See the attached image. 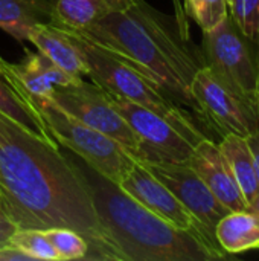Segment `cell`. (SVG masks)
I'll return each instance as SVG.
<instances>
[{
    "mask_svg": "<svg viewBox=\"0 0 259 261\" xmlns=\"http://www.w3.org/2000/svg\"><path fill=\"white\" fill-rule=\"evenodd\" d=\"M258 43H259V37H258ZM258 98H259V57H258Z\"/></svg>",
    "mask_w": 259,
    "mask_h": 261,
    "instance_id": "cell-29",
    "label": "cell"
},
{
    "mask_svg": "<svg viewBox=\"0 0 259 261\" xmlns=\"http://www.w3.org/2000/svg\"><path fill=\"white\" fill-rule=\"evenodd\" d=\"M172 5H174V11H176V21L179 24V29H180V34L185 40H191V34H189V24H188V17H186V12H185V8L182 5L180 0H172Z\"/></svg>",
    "mask_w": 259,
    "mask_h": 261,
    "instance_id": "cell-25",
    "label": "cell"
},
{
    "mask_svg": "<svg viewBox=\"0 0 259 261\" xmlns=\"http://www.w3.org/2000/svg\"><path fill=\"white\" fill-rule=\"evenodd\" d=\"M44 231L56 252L58 261L85 260L89 257V243L79 232L69 228H50Z\"/></svg>",
    "mask_w": 259,
    "mask_h": 261,
    "instance_id": "cell-21",
    "label": "cell"
},
{
    "mask_svg": "<svg viewBox=\"0 0 259 261\" xmlns=\"http://www.w3.org/2000/svg\"><path fill=\"white\" fill-rule=\"evenodd\" d=\"M107 92V90H105ZM111 106L139 141L137 162H188L195 142L156 112L107 92Z\"/></svg>",
    "mask_w": 259,
    "mask_h": 261,
    "instance_id": "cell-7",
    "label": "cell"
},
{
    "mask_svg": "<svg viewBox=\"0 0 259 261\" xmlns=\"http://www.w3.org/2000/svg\"><path fill=\"white\" fill-rule=\"evenodd\" d=\"M252 158H253V165H255V173H256V179L259 184V130H256L255 133H252L250 136L246 138Z\"/></svg>",
    "mask_w": 259,
    "mask_h": 261,
    "instance_id": "cell-27",
    "label": "cell"
},
{
    "mask_svg": "<svg viewBox=\"0 0 259 261\" xmlns=\"http://www.w3.org/2000/svg\"><path fill=\"white\" fill-rule=\"evenodd\" d=\"M27 41H31L41 54L50 58L72 78L82 80V76L87 75L84 58L72 34L67 31H63L52 23H40L29 31Z\"/></svg>",
    "mask_w": 259,
    "mask_h": 261,
    "instance_id": "cell-14",
    "label": "cell"
},
{
    "mask_svg": "<svg viewBox=\"0 0 259 261\" xmlns=\"http://www.w3.org/2000/svg\"><path fill=\"white\" fill-rule=\"evenodd\" d=\"M186 164L198 174V177L206 184L212 194L229 211H241L250 208L237 180L234 179V174L224 156L221 154L218 144L203 138L195 144Z\"/></svg>",
    "mask_w": 259,
    "mask_h": 261,
    "instance_id": "cell-13",
    "label": "cell"
},
{
    "mask_svg": "<svg viewBox=\"0 0 259 261\" xmlns=\"http://www.w3.org/2000/svg\"><path fill=\"white\" fill-rule=\"evenodd\" d=\"M52 0H0V28L23 43L35 24L52 23Z\"/></svg>",
    "mask_w": 259,
    "mask_h": 261,
    "instance_id": "cell-17",
    "label": "cell"
},
{
    "mask_svg": "<svg viewBox=\"0 0 259 261\" xmlns=\"http://www.w3.org/2000/svg\"><path fill=\"white\" fill-rule=\"evenodd\" d=\"M27 102L40 112L52 138L78 154L89 168L102 177L119 185L137 162L116 139L81 122L53 99L31 98Z\"/></svg>",
    "mask_w": 259,
    "mask_h": 261,
    "instance_id": "cell-5",
    "label": "cell"
},
{
    "mask_svg": "<svg viewBox=\"0 0 259 261\" xmlns=\"http://www.w3.org/2000/svg\"><path fill=\"white\" fill-rule=\"evenodd\" d=\"M119 187L127 194H130L134 200H137L140 205H143L147 210L154 213L156 216L162 217L163 220L169 222L171 225H174V226H177L180 229L194 232L195 236H198L205 242V239H203V236L200 232V228H198L195 219L192 217V214L140 162H136L131 167V170L124 177V180L119 184Z\"/></svg>",
    "mask_w": 259,
    "mask_h": 261,
    "instance_id": "cell-11",
    "label": "cell"
},
{
    "mask_svg": "<svg viewBox=\"0 0 259 261\" xmlns=\"http://www.w3.org/2000/svg\"><path fill=\"white\" fill-rule=\"evenodd\" d=\"M52 24L67 32H81L108 12L127 6L131 0H52Z\"/></svg>",
    "mask_w": 259,
    "mask_h": 261,
    "instance_id": "cell-15",
    "label": "cell"
},
{
    "mask_svg": "<svg viewBox=\"0 0 259 261\" xmlns=\"http://www.w3.org/2000/svg\"><path fill=\"white\" fill-rule=\"evenodd\" d=\"M75 35L136 67L169 99L203 119L191 83L197 70L206 66L205 57L191 40L182 37L176 17L171 18L145 0H131Z\"/></svg>",
    "mask_w": 259,
    "mask_h": 261,
    "instance_id": "cell-2",
    "label": "cell"
},
{
    "mask_svg": "<svg viewBox=\"0 0 259 261\" xmlns=\"http://www.w3.org/2000/svg\"><path fill=\"white\" fill-rule=\"evenodd\" d=\"M9 245L27 255L32 261H58L56 252L44 229H17L12 234Z\"/></svg>",
    "mask_w": 259,
    "mask_h": 261,
    "instance_id": "cell-20",
    "label": "cell"
},
{
    "mask_svg": "<svg viewBox=\"0 0 259 261\" xmlns=\"http://www.w3.org/2000/svg\"><path fill=\"white\" fill-rule=\"evenodd\" d=\"M231 12L214 29L203 32V57L206 66L259 106L258 64L249 50Z\"/></svg>",
    "mask_w": 259,
    "mask_h": 261,
    "instance_id": "cell-8",
    "label": "cell"
},
{
    "mask_svg": "<svg viewBox=\"0 0 259 261\" xmlns=\"http://www.w3.org/2000/svg\"><path fill=\"white\" fill-rule=\"evenodd\" d=\"M229 12L250 41H258L259 37V0H227Z\"/></svg>",
    "mask_w": 259,
    "mask_h": 261,
    "instance_id": "cell-23",
    "label": "cell"
},
{
    "mask_svg": "<svg viewBox=\"0 0 259 261\" xmlns=\"http://www.w3.org/2000/svg\"><path fill=\"white\" fill-rule=\"evenodd\" d=\"M0 73L26 102L31 98H50L58 87L81 81L72 78L40 50H26V57L18 64L0 57Z\"/></svg>",
    "mask_w": 259,
    "mask_h": 261,
    "instance_id": "cell-12",
    "label": "cell"
},
{
    "mask_svg": "<svg viewBox=\"0 0 259 261\" xmlns=\"http://www.w3.org/2000/svg\"><path fill=\"white\" fill-rule=\"evenodd\" d=\"M0 112L21 124L23 127L41 135L47 141H55L41 118L40 112L31 107L26 101L20 98V95L14 90V87L5 80L0 73ZM56 142V141H55Z\"/></svg>",
    "mask_w": 259,
    "mask_h": 261,
    "instance_id": "cell-19",
    "label": "cell"
},
{
    "mask_svg": "<svg viewBox=\"0 0 259 261\" xmlns=\"http://www.w3.org/2000/svg\"><path fill=\"white\" fill-rule=\"evenodd\" d=\"M183 8L203 32L214 29L229 15L227 0H185Z\"/></svg>",
    "mask_w": 259,
    "mask_h": 261,
    "instance_id": "cell-22",
    "label": "cell"
},
{
    "mask_svg": "<svg viewBox=\"0 0 259 261\" xmlns=\"http://www.w3.org/2000/svg\"><path fill=\"white\" fill-rule=\"evenodd\" d=\"M72 37L84 58L87 75L95 84L113 95H118L156 112L172 125H176L180 132H183L195 144L206 138L203 132L197 127L188 110L169 99L151 80L142 75L136 67L124 63L104 47L79 35L72 34Z\"/></svg>",
    "mask_w": 259,
    "mask_h": 261,
    "instance_id": "cell-4",
    "label": "cell"
},
{
    "mask_svg": "<svg viewBox=\"0 0 259 261\" xmlns=\"http://www.w3.org/2000/svg\"><path fill=\"white\" fill-rule=\"evenodd\" d=\"M0 261H32L27 255L12 248L11 245L0 246Z\"/></svg>",
    "mask_w": 259,
    "mask_h": 261,
    "instance_id": "cell-26",
    "label": "cell"
},
{
    "mask_svg": "<svg viewBox=\"0 0 259 261\" xmlns=\"http://www.w3.org/2000/svg\"><path fill=\"white\" fill-rule=\"evenodd\" d=\"M85 174V173H84ZM96 216L124 261H214L221 257L198 236L156 216L118 184L85 174Z\"/></svg>",
    "mask_w": 259,
    "mask_h": 261,
    "instance_id": "cell-3",
    "label": "cell"
},
{
    "mask_svg": "<svg viewBox=\"0 0 259 261\" xmlns=\"http://www.w3.org/2000/svg\"><path fill=\"white\" fill-rule=\"evenodd\" d=\"M250 208L252 210H255V211H258L259 213V193H258V196L252 200V203H250Z\"/></svg>",
    "mask_w": 259,
    "mask_h": 261,
    "instance_id": "cell-28",
    "label": "cell"
},
{
    "mask_svg": "<svg viewBox=\"0 0 259 261\" xmlns=\"http://www.w3.org/2000/svg\"><path fill=\"white\" fill-rule=\"evenodd\" d=\"M17 229H18L17 225L11 220V217L0 206V246L9 245V240Z\"/></svg>",
    "mask_w": 259,
    "mask_h": 261,
    "instance_id": "cell-24",
    "label": "cell"
},
{
    "mask_svg": "<svg viewBox=\"0 0 259 261\" xmlns=\"http://www.w3.org/2000/svg\"><path fill=\"white\" fill-rule=\"evenodd\" d=\"M215 239L227 255L259 249V213L252 208L227 213L215 228Z\"/></svg>",
    "mask_w": 259,
    "mask_h": 261,
    "instance_id": "cell-16",
    "label": "cell"
},
{
    "mask_svg": "<svg viewBox=\"0 0 259 261\" xmlns=\"http://www.w3.org/2000/svg\"><path fill=\"white\" fill-rule=\"evenodd\" d=\"M142 165H145V168L180 200L195 219L205 242L217 254L226 258L227 254L220 248L215 239V228L231 211L212 194L198 174L186 162H143Z\"/></svg>",
    "mask_w": 259,
    "mask_h": 261,
    "instance_id": "cell-9",
    "label": "cell"
},
{
    "mask_svg": "<svg viewBox=\"0 0 259 261\" xmlns=\"http://www.w3.org/2000/svg\"><path fill=\"white\" fill-rule=\"evenodd\" d=\"M50 99L81 122L116 139L137 161L139 141L127 121L111 106L108 95L102 87L93 81L87 83L81 80L78 83L58 87L52 93Z\"/></svg>",
    "mask_w": 259,
    "mask_h": 261,
    "instance_id": "cell-10",
    "label": "cell"
},
{
    "mask_svg": "<svg viewBox=\"0 0 259 261\" xmlns=\"http://www.w3.org/2000/svg\"><path fill=\"white\" fill-rule=\"evenodd\" d=\"M191 92L203 121L215 125L223 136L234 133L247 138L259 130L258 104L208 66H203L194 75Z\"/></svg>",
    "mask_w": 259,
    "mask_h": 261,
    "instance_id": "cell-6",
    "label": "cell"
},
{
    "mask_svg": "<svg viewBox=\"0 0 259 261\" xmlns=\"http://www.w3.org/2000/svg\"><path fill=\"white\" fill-rule=\"evenodd\" d=\"M218 147L234 174V179L250 205L258 196L259 184L247 139L240 135L227 133L223 136V141L218 144Z\"/></svg>",
    "mask_w": 259,
    "mask_h": 261,
    "instance_id": "cell-18",
    "label": "cell"
},
{
    "mask_svg": "<svg viewBox=\"0 0 259 261\" xmlns=\"http://www.w3.org/2000/svg\"><path fill=\"white\" fill-rule=\"evenodd\" d=\"M0 206L18 229L69 228L89 243L87 260L124 261L101 225L84 171L55 141L0 112Z\"/></svg>",
    "mask_w": 259,
    "mask_h": 261,
    "instance_id": "cell-1",
    "label": "cell"
}]
</instances>
